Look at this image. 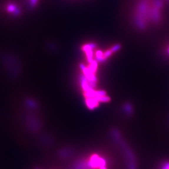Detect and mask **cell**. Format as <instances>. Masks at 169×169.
Wrapping results in <instances>:
<instances>
[{
	"label": "cell",
	"mask_w": 169,
	"mask_h": 169,
	"mask_svg": "<svg viewBox=\"0 0 169 169\" xmlns=\"http://www.w3.org/2000/svg\"><path fill=\"white\" fill-rule=\"evenodd\" d=\"M140 0L135 13L134 21L138 29H145L150 24H158L161 19L162 0Z\"/></svg>",
	"instance_id": "obj_1"
},
{
	"label": "cell",
	"mask_w": 169,
	"mask_h": 169,
	"mask_svg": "<svg viewBox=\"0 0 169 169\" xmlns=\"http://www.w3.org/2000/svg\"><path fill=\"white\" fill-rule=\"evenodd\" d=\"M106 165V161L103 158H100L97 155H92L90 161L89 162V165L93 168H101L105 166Z\"/></svg>",
	"instance_id": "obj_2"
},
{
	"label": "cell",
	"mask_w": 169,
	"mask_h": 169,
	"mask_svg": "<svg viewBox=\"0 0 169 169\" xmlns=\"http://www.w3.org/2000/svg\"><path fill=\"white\" fill-rule=\"evenodd\" d=\"M99 102L97 101V100L95 99V97L93 98H87L86 99V104L88 106V107L89 109L93 110L95 108L99 106Z\"/></svg>",
	"instance_id": "obj_3"
},
{
	"label": "cell",
	"mask_w": 169,
	"mask_h": 169,
	"mask_svg": "<svg viewBox=\"0 0 169 169\" xmlns=\"http://www.w3.org/2000/svg\"><path fill=\"white\" fill-rule=\"evenodd\" d=\"M95 99H96L97 101L99 102H108L109 101H110L111 100V98L108 96H98V97H95Z\"/></svg>",
	"instance_id": "obj_4"
},
{
	"label": "cell",
	"mask_w": 169,
	"mask_h": 169,
	"mask_svg": "<svg viewBox=\"0 0 169 169\" xmlns=\"http://www.w3.org/2000/svg\"><path fill=\"white\" fill-rule=\"evenodd\" d=\"M124 110L127 113H129V115H131V113H132V108L130 105H127V104L126 105L124 106Z\"/></svg>",
	"instance_id": "obj_5"
},
{
	"label": "cell",
	"mask_w": 169,
	"mask_h": 169,
	"mask_svg": "<svg viewBox=\"0 0 169 169\" xmlns=\"http://www.w3.org/2000/svg\"><path fill=\"white\" fill-rule=\"evenodd\" d=\"M162 169H169V162H167L165 163L163 167H162Z\"/></svg>",
	"instance_id": "obj_6"
},
{
	"label": "cell",
	"mask_w": 169,
	"mask_h": 169,
	"mask_svg": "<svg viewBox=\"0 0 169 169\" xmlns=\"http://www.w3.org/2000/svg\"><path fill=\"white\" fill-rule=\"evenodd\" d=\"M100 169H106V168H105V166H102V167H101V168H100Z\"/></svg>",
	"instance_id": "obj_7"
}]
</instances>
